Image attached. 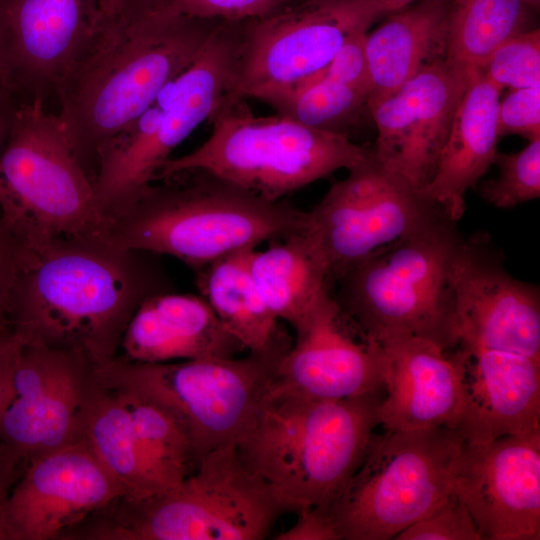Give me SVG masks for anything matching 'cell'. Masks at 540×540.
Listing matches in <instances>:
<instances>
[{"mask_svg": "<svg viewBox=\"0 0 540 540\" xmlns=\"http://www.w3.org/2000/svg\"><path fill=\"white\" fill-rule=\"evenodd\" d=\"M158 257L104 236H63L24 246L9 325L24 345L77 351L101 366L118 355L139 306L174 291Z\"/></svg>", "mask_w": 540, "mask_h": 540, "instance_id": "cell-1", "label": "cell"}, {"mask_svg": "<svg viewBox=\"0 0 540 540\" xmlns=\"http://www.w3.org/2000/svg\"><path fill=\"white\" fill-rule=\"evenodd\" d=\"M221 22L161 9L125 27L100 24L56 96L57 114L92 182L100 149L156 101Z\"/></svg>", "mask_w": 540, "mask_h": 540, "instance_id": "cell-2", "label": "cell"}, {"mask_svg": "<svg viewBox=\"0 0 540 540\" xmlns=\"http://www.w3.org/2000/svg\"><path fill=\"white\" fill-rule=\"evenodd\" d=\"M307 212L270 201L207 170L157 178L108 218L112 244L175 257L193 269L305 231Z\"/></svg>", "mask_w": 540, "mask_h": 540, "instance_id": "cell-3", "label": "cell"}, {"mask_svg": "<svg viewBox=\"0 0 540 540\" xmlns=\"http://www.w3.org/2000/svg\"><path fill=\"white\" fill-rule=\"evenodd\" d=\"M382 392L338 400L268 393L237 449L288 512L328 506L366 454Z\"/></svg>", "mask_w": 540, "mask_h": 540, "instance_id": "cell-4", "label": "cell"}, {"mask_svg": "<svg viewBox=\"0 0 540 540\" xmlns=\"http://www.w3.org/2000/svg\"><path fill=\"white\" fill-rule=\"evenodd\" d=\"M462 239L444 215L346 271L331 295L378 343L414 336L456 349L451 270Z\"/></svg>", "mask_w": 540, "mask_h": 540, "instance_id": "cell-5", "label": "cell"}, {"mask_svg": "<svg viewBox=\"0 0 540 540\" xmlns=\"http://www.w3.org/2000/svg\"><path fill=\"white\" fill-rule=\"evenodd\" d=\"M85 538L98 540H262L288 510L236 444L203 455L176 488L139 502L117 500Z\"/></svg>", "mask_w": 540, "mask_h": 540, "instance_id": "cell-6", "label": "cell"}, {"mask_svg": "<svg viewBox=\"0 0 540 540\" xmlns=\"http://www.w3.org/2000/svg\"><path fill=\"white\" fill-rule=\"evenodd\" d=\"M208 121V139L189 154L168 158L155 179L198 168L279 201L339 169L364 163L373 153L346 133L312 128L278 114L257 117L246 99L221 103Z\"/></svg>", "mask_w": 540, "mask_h": 540, "instance_id": "cell-7", "label": "cell"}, {"mask_svg": "<svg viewBox=\"0 0 540 540\" xmlns=\"http://www.w3.org/2000/svg\"><path fill=\"white\" fill-rule=\"evenodd\" d=\"M0 211L24 246L63 236L107 237L92 179L59 115L41 98L13 108L0 154Z\"/></svg>", "mask_w": 540, "mask_h": 540, "instance_id": "cell-8", "label": "cell"}, {"mask_svg": "<svg viewBox=\"0 0 540 540\" xmlns=\"http://www.w3.org/2000/svg\"><path fill=\"white\" fill-rule=\"evenodd\" d=\"M464 441L452 429L373 434L366 454L324 506L340 540H389L454 491Z\"/></svg>", "mask_w": 540, "mask_h": 540, "instance_id": "cell-9", "label": "cell"}, {"mask_svg": "<svg viewBox=\"0 0 540 540\" xmlns=\"http://www.w3.org/2000/svg\"><path fill=\"white\" fill-rule=\"evenodd\" d=\"M243 29L244 21H222L156 101L100 149L93 187L107 218L152 182L174 148L221 104L232 82Z\"/></svg>", "mask_w": 540, "mask_h": 540, "instance_id": "cell-10", "label": "cell"}, {"mask_svg": "<svg viewBox=\"0 0 540 540\" xmlns=\"http://www.w3.org/2000/svg\"><path fill=\"white\" fill-rule=\"evenodd\" d=\"M285 353L166 363L116 356L96 373L102 385L138 393L168 409L186 430L199 462L249 432Z\"/></svg>", "mask_w": 540, "mask_h": 540, "instance_id": "cell-11", "label": "cell"}, {"mask_svg": "<svg viewBox=\"0 0 540 540\" xmlns=\"http://www.w3.org/2000/svg\"><path fill=\"white\" fill-rule=\"evenodd\" d=\"M382 16L370 0H305L245 20L234 75L222 102H263L295 88Z\"/></svg>", "mask_w": 540, "mask_h": 540, "instance_id": "cell-12", "label": "cell"}, {"mask_svg": "<svg viewBox=\"0 0 540 540\" xmlns=\"http://www.w3.org/2000/svg\"><path fill=\"white\" fill-rule=\"evenodd\" d=\"M348 171L307 212L304 233L322 259L329 287L375 252L445 215L374 153Z\"/></svg>", "mask_w": 540, "mask_h": 540, "instance_id": "cell-13", "label": "cell"}, {"mask_svg": "<svg viewBox=\"0 0 540 540\" xmlns=\"http://www.w3.org/2000/svg\"><path fill=\"white\" fill-rule=\"evenodd\" d=\"M99 385L96 366L84 354L22 344L14 397L0 419V445L25 467L79 440Z\"/></svg>", "mask_w": 540, "mask_h": 540, "instance_id": "cell-14", "label": "cell"}, {"mask_svg": "<svg viewBox=\"0 0 540 540\" xmlns=\"http://www.w3.org/2000/svg\"><path fill=\"white\" fill-rule=\"evenodd\" d=\"M451 286L457 347L514 352L540 361L539 287L514 278L488 238L463 237Z\"/></svg>", "mask_w": 540, "mask_h": 540, "instance_id": "cell-15", "label": "cell"}, {"mask_svg": "<svg viewBox=\"0 0 540 540\" xmlns=\"http://www.w3.org/2000/svg\"><path fill=\"white\" fill-rule=\"evenodd\" d=\"M268 393L338 400L384 391L386 357L325 295L295 326Z\"/></svg>", "mask_w": 540, "mask_h": 540, "instance_id": "cell-16", "label": "cell"}, {"mask_svg": "<svg viewBox=\"0 0 540 540\" xmlns=\"http://www.w3.org/2000/svg\"><path fill=\"white\" fill-rule=\"evenodd\" d=\"M101 19L100 0H0V53L14 99L56 100Z\"/></svg>", "mask_w": 540, "mask_h": 540, "instance_id": "cell-17", "label": "cell"}, {"mask_svg": "<svg viewBox=\"0 0 540 540\" xmlns=\"http://www.w3.org/2000/svg\"><path fill=\"white\" fill-rule=\"evenodd\" d=\"M454 492L483 540H539L540 430L464 442Z\"/></svg>", "mask_w": 540, "mask_h": 540, "instance_id": "cell-18", "label": "cell"}, {"mask_svg": "<svg viewBox=\"0 0 540 540\" xmlns=\"http://www.w3.org/2000/svg\"><path fill=\"white\" fill-rule=\"evenodd\" d=\"M125 497L87 443L79 440L29 461L5 511L9 540H51Z\"/></svg>", "mask_w": 540, "mask_h": 540, "instance_id": "cell-19", "label": "cell"}, {"mask_svg": "<svg viewBox=\"0 0 540 540\" xmlns=\"http://www.w3.org/2000/svg\"><path fill=\"white\" fill-rule=\"evenodd\" d=\"M471 75L442 58L367 106L378 131L375 158L421 192L433 176Z\"/></svg>", "mask_w": 540, "mask_h": 540, "instance_id": "cell-20", "label": "cell"}, {"mask_svg": "<svg viewBox=\"0 0 540 540\" xmlns=\"http://www.w3.org/2000/svg\"><path fill=\"white\" fill-rule=\"evenodd\" d=\"M379 343L387 367L379 425L386 431L442 427L455 431L465 403V351L447 350L414 336Z\"/></svg>", "mask_w": 540, "mask_h": 540, "instance_id": "cell-21", "label": "cell"}, {"mask_svg": "<svg viewBox=\"0 0 540 540\" xmlns=\"http://www.w3.org/2000/svg\"><path fill=\"white\" fill-rule=\"evenodd\" d=\"M464 351L465 403L455 429L461 439L476 444L540 430V361L493 349Z\"/></svg>", "mask_w": 540, "mask_h": 540, "instance_id": "cell-22", "label": "cell"}, {"mask_svg": "<svg viewBox=\"0 0 540 540\" xmlns=\"http://www.w3.org/2000/svg\"><path fill=\"white\" fill-rule=\"evenodd\" d=\"M120 350L117 356L128 361L166 363L232 358L245 348L201 295L172 291L151 296L139 306Z\"/></svg>", "mask_w": 540, "mask_h": 540, "instance_id": "cell-23", "label": "cell"}, {"mask_svg": "<svg viewBox=\"0 0 540 540\" xmlns=\"http://www.w3.org/2000/svg\"><path fill=\"white\" fill-rule=\"evenodd\" d=\"M500 93L479 72L470 76L433 176L422 190L453 222L465 212L467 191L494 162Z\"/></svg>", "mask_w": 540, "mask_h": 540, "instance_id": "cell-24", "label": "cell"}, {"mask_svg": "<svg viewBox=\"0 0 540 540\" xmlns=\"http://www.w3.org/2000/svg\"><path fill=\"white\" fill-rule=\"evenodd\" d=\"M453 0H419L388 14L365 36L372 82L367 106L389 96L436 60L445 58Z\"/></svg>", "mask_w": 540, "mask_h": 540, "instance_id": "cell-25", "label": "cell"}, {"mask_svg": "<svg viewBox=\"0 0 540 540\" xmlns=\"http://www.w3.org/2000/svg\"><path fill=\"white\" fill-rule=\"evenodd\" d=\"M253 250L243 249L211 262L195 272L196 284L221 324L245 350L285 353L290 339L267 307L250 271Z\"/></svg>", "mask_w": 540, "mask_h": 540, "instance_id": "cell-26", "label": "cell"}, {"mask_svg": "<svg viewBox=\"0 0 540 540\" xmlns=\"http://www.w3.org/2000/svg\"><path fill=\"white\" fill-rule=\"evenodd\" d=\"M249 265L269 310L292 327L330 293L325 266L304 231L254 249Z\"/></svg>", "mask_w": 540, "mask_h": 540, "instance_id": "cell-27", "label": "cell"}, {"mask_svg": "<svg viewBox=\"0 0 540 540\" xmlns=\"http://www.w3.org/2000/svg\"><path fill=\"white\" fill-rule=\"evenodd\" d=\"M81 438L125 490L122 500L139 502L155 495L129 411L118 391L100 383L88 407Z\"/></svg>", "mask_w": 540, "mask_h": 540, "instance_id": "cell-28", "label": "cell"}, {"mask_svg": "<svg viewBox=\"0 0 540 540\" xmlns=\"http://www.w3.org/2000/svg\"><path fill=\"white\" fill-rule=\"evenodd\" d=\"M525 0H453L450 8L445 60L471 75L511 37L526 31Z\"/></svg>", "mask_w": 540, "mask_h": 540, "instance_id": "cell-29", "label": "cell"}, {"mask_svg": "<svg viewBox=\"0 0 540 540\" xmlns=\"http://www.w3.org/2000/svg\"><path fill=\"white\" fill-rule=\"evenodd\" d=\"M114 390L121 394L129 411L145 472L155 495L176 488L198 465L186 430L161 404L132 391Z\"/></svg>", "mask_w": 540, "mask_h": 540, "instance_id": "cell-30", "label": "cell"}, {"mask_svg": "<svg viewBox=\"0 0 540 540\" xmlns=\"http://www.w3.org/2000/svg\"><path fill=\"white\" fill-rule=\"evenodd\" d=\"M371 89L347 81L325 68L286 92L270 96L263 102L278 115L306 126L345 133L366 107Z\"/></svg>", "mask_w": 540, "mask_h": 540, "instance_id": "cell-31", "label": "cell"}, {"mask_svg": "<svg viewBox=\"0 0 540 540\" xmlns=\"http://www.w3.org/2000/svg\"><path fill=\"white\" fill-rule=\"evenodd\" d=\"M493 164L499 168L497 178L483 183L480 195L498 209H511L540 197V138L516 153L497 150Z\"/></svg>", "mask_w": 540, "mask_h": 540, "instance_id": "cell-32", "label": "cell"}, {"mask_svg": "<svg viewBox=\"0 0 540 540\" xmlns=\"http://www.w3.org/2000/svg\"><path fill=\"white\" fill-rule=\"evenodd\" d=\"M477 72L501 91L540 85V30H526L511 37Z\"/></svg>", "mask_w": 540, "mask_h": 540, "instance_id": "cell-33", "label": "cell"}, {"mask_svg": "<svg viewBox=\"0 0 540 540\" xmlns=\"http://www.w3.org/2000/svg\"><path fill=\"white\" fill-rule=\"evenodd\" d=\"M394 539L483 540L468 508L454 491L442 504Z\"/></svg>", "mask_w": 540, "mask_h": 540, "instance_id": "cell-34", "label": "cell"}, {"mask_svg": "<svg viewBox=\"0 0 540 540\" xmlns=\"http://www.w3.org/2000/svg\"><path fill=\"white\" fill-rule=\"evenodd\" d=\"M289 5V0H169L165 8L190 17L222 21L264 18Z\"/></svg>", "mask_w": 540, "mask_h": 540, "instance_id": "cell-35", "label": "cell"}, {"mask_svg": "<svg viewBox=\"0 0 540 540\" xmlns=\"http://www.w3.org/2000/svg\"><path fill=\"white\" fill-rule=\"evenodd\" d=\"M497 127L499 137L540 138V85L512 90L499 101Z\"/></svg>", "mask_w": 540, "mask_h": 540, "instance_id": "cell-36", "label": "cell"}, {"mask_svg": "<svg viewBox=\"0 0 540 540\" xmlns=\"http://www.w3.org/2000/svg\"><path fill=\"white\" fill-rule=\"evenodd\" d=\"M23 250V243L0 211V331L11 328L9 305Z\"/></svg>", "mask_w": 540, "mask_h": 540, "instance_id": "cell-37", "label": "cell"}, {"mask_svg": "<svg viewBox=\"0 0 540 540\" xmlns=\"http://www.w3.org/2000/svg\"><path fill=\"white\" fill-rule=\"evenodd\" d=\"M295 524L281 532L276 540H340L327 509L318 506L297 513Z\"/></svg>", "mask_w": 540, "mask_h": 540, "instance_id": "cell-38", "label": "cell"}, {"mask_svg": "<svg viewBox=\"0 0 540 540\" xmlns=\"http://www.w3.org/2000/svg\"><path fill=\"white\" fill-rule=\"evenodd\" d=\"M169 0H100L102 24L125 27L142 17L165 8Z\"/></svg>", "mask_w": 540, "mask_h": 540, "instance_id": "cell-39", "label": "cell"}, {"mask_svg": "<svg viewBox=\"0 0 540 540\" xmlns=\"http://www.w3.org/2000/svg\"><path fill=\"white\" fill-rule=\"evenodd\" d=\"M21 346L11 328L0 331V419L14 397V371Z\"/></svg>", "mask_w": 540, "mask_h": 540, "instance_id": "cell-40", "label": "cell"}, {"mask_svg": "<svg viewBox=\"0 0 540 540\" xmlns=\"http://www.w3.org/2000/svg\"><path fill=\"white\" fill-rule=\"evenodd\" d=\"M24 469L22 461L0 445V540H9L5 511L10 492Z\"/></svg>", "mask_w": 540, "mask_h": 540, "instance_id": "cell-41", "label": "cell"}, {"mask_svg": "<svg viewBox=\"0 0 540 540\" xmlns=\"http://www.w3.org/2000/svg\"><path fill=\"white\" fill-rule=\"evenodd\" d=\"M15 103L0 105V154L4 148Z\"/></svg>", "mask_w": 540, "mask_h": 540, "instance_id": "cell-42", "label": "cell"}, {"mask_svg": "<svg viewBox=\"0 0 540 540\" xmlns=\"http://www.w3.org/2000/svg\"><path fill=\"white\" fill-rule=\"evenodd\" d=\"M14 100L8 74L0 53V105L16 103Z\"/></svg>", "mask_w": 540, "mask_h": 540, "instance_id": "cell-43", "label": "cell"}, {"mask_svg": "<svg viewBox=\"0 0 540 540\" xmlns=\"http://www.w3.org/2000/svg\"><path fill=\"white\" fill-rule=\"evenodd\" d=\"M383 13L388 15L398 10H401L415 2V0H370Z\"/></svg>", "mask_w": 540, "mask_h": 540, "instance_id": "cell-44", "label": "cell"}, {"mask_svg": "<svg viewBox=\"0 0 540 540\" xmlns=\"http://www.w3.org/2000/svg\"><path fill=\"white\" fill-rule=\"evenodd\" d=\"M529 6H538L540 0H525Z\"/></svg>", "mask_w": 540, "mask_h": 540, "instance_id": "cell-45", "label": "cell"}, {"mask_svg": "<svg viewBox=\"0 0 540 540\" xmlns=\"http://www.w3.org/2000/svg\"><path fill=\"white\" fill-rule=\"evenodd\" d=\"M301 1H305V0H289V5L288 6L299 3Z\"/></svg>", "mask_w": 540, "mask_h": 540, "instance_id": "cell-46", "label": "cell"}]
</instances>
